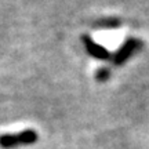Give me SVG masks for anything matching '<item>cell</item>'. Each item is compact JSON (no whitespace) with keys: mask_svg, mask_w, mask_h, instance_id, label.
Returning <instances> with one entry per match:
<instances>
[{"mask_svg":"<svg viewBox=\"0 0 149 149\" xmlns=\"http://www.w3.org/2000/svg\"><path fill=\"white\" fill-rule=\"evenodd\" d=\"M37 141V133L35 130H24L17 134H1L0 135V146L10 149L19 145H32Z\"/></svg>","mask_w":149,"mask_h":149,"instance_id":"obj_1","label":"cell"},{"mask_svg":"<svg viewBox=\"0 0 149 149\" xmlns=\"http://www.w3.org/2000/svg\"><path fill=\"white\" fill-rule=\"evenodd\" d=\"M141 44H142L141 40L135 39V37H130V39H127L126 42L123 43L122 47L117 50V53L115 54V57H113V64L117 65V66L123 65L139 47H141Z\"/></svg>","mask_w":149,"mask_h":149,"instance_id":"obj_2","label":"cell"},{"mask_svg":"<svg viewBox=\"0 0 149 149\" xmlns=\"http://www.w3.org/2000/svg\"><path fill=\"white\" fill-rule=\"evenodd\" d=\"M81 42L84 44L87 53L90 54L91 57L98 58V59H108L111 57V54H109V51H108L107 48L104 47V46H101V44H98L97 42H94V39H91L88 35L81 36Z\"/></svg>","mask_w":149,"mask_h":149,"instance_id":"obj_3","label":"cell"},{"mask_svg":"<svg viewBox=\"0 0 149 149\" xmlns=\"http://www.w3.org/2000/svg\"><path fill=\"white\" fill-rule=\"evenodd\" d=\"M108 77H109V69H105V68L98 69V72L95 73V79L100 81H105Z\"/></svg>","mask_w":149,"mask_h":149,"instance_id":"obj_4","label":"cell"}]
</instances>
